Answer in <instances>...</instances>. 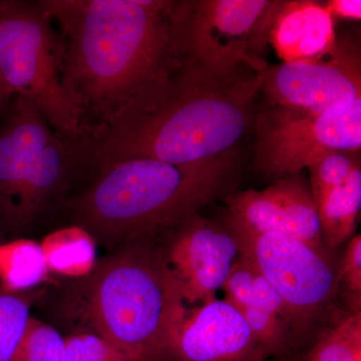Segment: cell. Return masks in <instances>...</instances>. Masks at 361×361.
Returning a JSON list of instances; mask_svg holds the SVG:
<instances>
[{
    "label": "cell",
    "instance_id": "cell-11",
    "mask_svg": "<svg viewBox=\"0 0 361 361\" xmlns=\"http://www.w3.org/2000/svg\"><path fill=\"white\" fill-rule=\"evenodd\" d=\"M166 257L179 282L185 303L216 298L238 260L240 245L227 225L199 214L173 230Z\"/></svg>",
    "mask_w": 361,
    "mask_h": 361
},
{
    "label": "cell",
    "instance_id": "cell-23",
    "mask_svg": "<svg viewBox=\"0 0 361 361\" xmlns=\"http://www.w3.org/2000/svg\"><path fill=\"white\" fill-rule=\"evenodd\" d=\"M63 361H126L108 341L92 332H80L65 339Z\"/></svg>",
    "mask_w": 361,
    "mask_h": 361
},
{
    "label": "cell",
    "instance_id": "cell-5",
    "mask_svg": "<svg viewBox=\"0 0 361 361\" xmlns=\"http://www.w3.org/2000/svg\"><path fill=\"white\" fill-rule=\"evenodd\" d=\"M0 122V222L32 228L82 170L78 142L63 139L30 102L14 97Z\"/></svg>",
    "mask_w": 361,
    "mask_h": 361
},
{
    "label": "cell",
    "instance_id": "cell-2",
    "mask_svg": "<svg viewBox=\"0 0 361 361\" xmlns=\"http://www.w3.org/2000/svg\"><path fill=\"white\" fill-rule=\"evenodd\" d=\"M266 66L225 75L182 49L108 129L80 142L82 167L130 158L192 165L231 153L253 121Z\"/></svg>",
    "mask_w": 361,
    "mask_h": 361
},
{
    "label": "cell",
    "instance_id": "cell-3",
    "mask_svg": "<svg viewBox=\"0 0 361 361\" xmlns=\"http://www.w3.org/2000/svg\"><path fill=\"white\" fill-rule=\"evenodd\" d=\"M232 152L192 165L148 158L110 161L73 205L75 224L114 250L152 241L199 214L222 191Z\"/></svg>",
    "mask_w": 361,
    "mask_h": 361
},
{
    "label": "cell",
    "instance_id": "cell-7",
    "mask_svg": "<svg viewBox=\"0 0 361 361\" xmlns=\"http://www.w3.org/2000/svg\"><path fill=\"white\" fill-rule=\"evenodd\" d=\"M282 0H179L180 49L225 75L268 65L263 56Z\"/></svg>",
    "mask_w": 361,
    "mask_h": 361
},
{
    "label": "cell",
    "instance_id": "cell-25",
    "mask_svg": "<svg viewBox=\"0 0 361 361\" xmlns=\"http://www.w3.org/2000/svg\"><path fill=\"white\" fill-rule=\"evenodd\" d=\"M331 18L348 20H360V0H330L323 4Z\"/></svg>",
    "mask_w": 361,
    "mask_h": 361
},
{
    "label": "cell",
    "instance_id": "cell-18",
    "mask_svg": "<svg viewBox=\"0 0 361 361\" xmlns=\"http://www.w3.org/2000/svg\"><path fill=\"white\" fill-rule=\"evenodd\" d=\"M226 299L238 310L261 308L291 324L288 310L276 289L246 259L239 258L223 287Z\"/></svg>",
    "mask_w": 361,
    "mask_h": 361
},
{
    "label": "cell",
    "instance_id": "cell-16",
    "mask_svg": "<svg viewBox=\"0 0 361 361\" xmlns=\"http://www.w3.org/2000/svg\"><path fill=\"white\" fill-rule=\"evenodd\" d=\"M361 206V167L317 204L323 245L337 248L355 232Z\"/></svg>",
    "mask_w": 361,
    "mask_h": 361
},
{
    "label": "cell",
    "instance_id": "cell-9",
    "mask_svg": "<svg viewBox=\"0 0 361 361\" xmlns=\"http://www.w3.org/2000/svg\"><path fill=\"white\" fill-rule=\"evenodd\" d=\"M229 228L238 240L242 257L251 263L283 299L291 325L301 327L310 323L331 298L337 286L336 276L324 249L281 233Z\"/></svg>",
    "mask_w": 361,
    "mask_h": 361
},
{
    "label": "cell",
    "instance_id": "cell-26",
    "mask_svg": "<svg viewBox=\"0 0 361 361\" xmlns=\"http://www.w3.org/2000/svg\"><path fill=\"white\" fill-rule=\"evenodd\" d=\"M13 97L7 92L6 87L0 80V116L4 115L13 101Z\"/></svg>",
    "mask_w": 361,
    "mask_h": 361
},
{
    "label": "cell",
    "instance_id": "cell-12",
    "mask_svg": "<svg viewBox=\"0 0 361 361\" xmlns=\"http://www.w3.org/2000/svg\"><path fill=\"white\" fill-rule=\"evenodd\" d=\"M226 224L233 229L281 233L324 249L314 199L300 174L278 179L260 191L237 192L226 199Z\"/></svg>",
    "mask_w": 361,
    "mask_h": 361
},
{
    "label": "cell",
    "instance_id": "cell-24",
    "mask_svg": "<svg viewBox=\"0 0 361 361\" xmlns=\"http://www.w3.org/2000/svg\"><path fill=\"white\" fill-rule=\"evenodd\" d=\"M343 282L349 293L360 304L361 296V236L353 237L349 242L336 283Z\"/></svg>",
    "mask_w": 361,
    "mask_h": 361
},
{
    "label": "cell",
    "instance_id": "cell-21",
    "mask_svg": "<svg viewBox=\"0 0 361 361\" xmlns=\"http://www.w3.org/2000/svg\"><path fill=\"white\" fill-rule=\"evenodd\" d=\"M65 338L51 325L30 316L11 361H63Z\"/></svg>",
    "mask_w": 361,
    "mask_h": 361
},
{
    "label": "cell",
    "instance_id": "cell-20",
    "mask_svg": "<svg viewBox=\"0 0 361 361\" xmlns=\"http://www.w3.org/2000/svg\"><path fill=\"white\" fill-rule=\"evenodd\" d=\"M357 153L360 152L329 151L307 168L310 173L311 194L316 206L360 166Z\"/></svg>",
    "mask_w": 361,
    "mask_h": 361
},
{
    "label": "cell",
    "instance_id": "cell-8",
    "mask_svg": "<svg viewBox=\"0 0 361 361\" xmlns=\"http://www.w3.org/2000/svg\"><path fill=\"white\" fill-rule=\"evenodd\" d=\"M252 122L254 166L277 180L300 174L327 152L360 151L361 99L324 113L266 104Z\"/></svg>",
    "mask_w": 361,
    "mask_h": 361
},
{
    "label": "cell",
    "instance_id": "cell-19",
    "mask_svg": "<svg viewBox=\"0 0 361 361\" xmlns=\"http://www.w3.org/2000/svg\"><path fill=\"white\" fill-rule=\"evenodd\" d=\"M307 361H361V311L348 315L323 334Z\"/></svg>",
    "mask_w": 361,
    "mask_h": 361
},
{
    "label": "cell",
    "instance_id": "cell-10",
    "mask_svg": "<svg viewBox=\"0 0 361 361\" xmlns=\"http://www.w3.org/2000/svg\"><path fill=\"white\" fill-rule=\"evenodd\" d=\"M260 92L266 104L313 113L350 106L361 99L360 44L337 39L334 49L320 58L268 63Z\"/></svg>",
    "mask_w": 361,
    "mask_h": 361
},
{
    "label": "cell",
    "instance_id": "cell-1",
    "mask_svg": "<svg viewBox=\"0 0 361 361\" xmlns=\"http://www.w3.org/2000/svg\"><path fill=\"white\" fill-rule=\"evenodd\" d=\"M59 25V71L87 137L172 70L182 49L168 0H39Z\"/></svg>",
    "mask_w": 361,
    "mask_h": 361
},
{
    "label": "cell",
    "instance_id": "cell-6",
    "mask_svg": "<svg viewBox=\"0 0 361 361\" xmlns=\"http://www.w3.org/2000/svg\"><path fill=\"white\" fill-rule=\"evenodd\" d=\"M51 23L39 1H0V80L61 137L80 142L87 135L61 82L59 35Z\"/></svg>",
    "mask_w": 361,
    "mask_h": 361
},
{
    "label": "cell",
    "instance_id": "cell-13",
    "mask_svg": "<svg viewBox=\"0 0 361 361\" xmlns=\"http://www.w3.org/2000/svg\"><path fill=\"white\" fill-rule=\"evenodd\" d=\"M265 353L233 304L211 299L185 311L171 342L169 360L262 361Z\"/></svg>",
    "mask_w": 361,
    "mask_h": 361
},
{
    "label": "cell",
    "instance_id": "cell-17",
    "mask_svg": "<svg viewBox=\"0 0 361 361\" xmlns=\"http://www.w3.org/2000/svg\"><path fill=\"white\" fill-rule=\"evenodd\" d=\"M49 273L37 241L18 238L0 243V286L4 290L23 293L44 283Z\"/></svg>",
    "mask_w": 361,
    "mask_h": 361
},
{
    "label": "cell",
    "instance_id": "cell-15",
    "mask_svg": "<svg viewBox=\"0 0 361 361\" xmlns=\"http://www.w3.org/2000/svg\"><path fill=\"white\" fill-rule=\"evenodd\" d=\"M97 244L89 231L73 224L49 233L40 246L49 272L80 279L97 264Z\"/></svg>",
    "mask_w": 361,
    "mask_h": 361
},
{
    "label": "cell",
    "instance_id": "cell-4",
    "mask_svg": "<svg viewBox=\"0 0 361 361\" xmlns=\"http://www.w3.org/2000/svg\"><path fill=\"white\" fill-rule=\"evenodd\" d=\"M73 285L71 312L126 361H167L185 314L184 297L166 252L152 241L114 249Z\"/></svg>",
    "mask_w": 361,
    "mask_h": 361
},
{
    "label": "cell",
    "instance_id": "cell-22",
    "mask_svg": "<svg viewBox=\"0 0 361 361\" xmlns=\"http://www.w3.org/2000/svg\"><path fill=\"white\" fill-rule=\"evenodd\" d=\"M30 301L0 286V361H11L30 318Z\"/></svg>",
    "mask_w": 361,
    "mask_h": 361
},
{
    "label": "cell",
    "instance_id": "cell-27",
    "mask_svg": "<svg viewBox=\"0 0 361 361\" xmlns=\"http://www.w3.org/2000/svg\"><path fill=\"white\" fill-rule=\"evenodd\" d=\"M4 227H2L1 222H0V243H1V242H4Z\"/></svg>",
    "mask_w": 361,
    "mask_h": 361
},
{
    "label": "cell",
    "instance_id": "cell-14",
    "mask_svg": "<svg viewBox=\"0 0 361 361\" xmlns=\"http://www.w3.org/2000/svg\"><path fill=\"white\" fill-rule=\"evenodd\" d=\"M334 20L322 2L282 0L269 44L283 63L325 56L336 47Z\"/></svg>",
    "mask_w": 361,
    "mask_h": 361
}]
</instances>
